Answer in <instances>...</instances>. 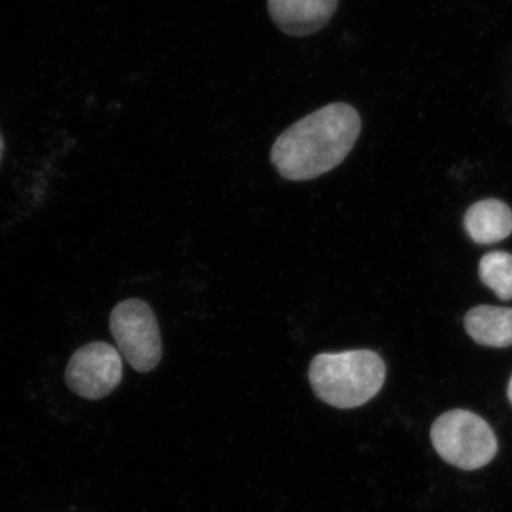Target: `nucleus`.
<instances>
[{"instance_id": "obj_8", "label": "nucleus", "mask_w": 512, "mask_h": 512, "mask_svg": "<svg viewBox=\"0 0 512 512\" xmlns=\"http://www.w3.org/2000/svg\"><path fill=\"white\" fill-rule=\"evenodd\" d=\"M464 325L477 343L490 348L512 345V309L498 306H477L467 313Z\"/></svg>"}, {"instance_id": "obj_6", "label": "nucleus", "mask_w": 512, "mask_h": 512, "mask_svg": "<svg viewBox=\"0 0 512 512\" xmlns=\"http://www.w3.org/2000/svg\"><path fill=\"white\" fill-rule=\"evenodd\" d=\"M339 0H268L276 28L293 37L311 36L328 25Z\"/></svg>"}, {"instance_id": "obj_11", "label": "nucleus", "mask_w": 512, "mask_h": 512, "mask_svg": "<svg viewBox=\"0 0 512 512\" xmlns=\"http://www.w3.org/2000/svg\"><path fill=\"white\" fill-rule=\"evenodd\" d=\"M508 399H510V402L512 404V377L510 380V384H508Z\"/></svg>"}, {"instance_id": "obj_9", "label": "nucleus", "mask_w": 512, "mask_h": 512, "mask_svg": "<svg viewBox=\"0 0 512 512\" xmlns=\"http://www.w3.org/2000/svg\"><path fill=\"white\" fill-rule=\"evenodd\" d=\"M480 278L503 301L512 299V255L497 251L483 256Z\"/></svg>"}, {"instance_id": "obj_10", "label": "nucleus", "mask_w": 512, "mask_h": 512, "mask_svg": "<svg viewBox=\"0 0 512 512\" xmlns=\"http://www.w3.org/2000/svg\"><path fill=\"white\" fill-rule=\"evenodd\" d=\"M3 157H5V138H3L2 131H0V165H2Z\"/></svg>"}, {"instance_id": "obj_1", "label": "nucleus", "mask_w": 512, "mask_h": 512, "mask_svg": "<svg viewBox=\"0 0 512 512\" xmlns=\"http://www.w3.org/2000/svg\"><path fill=\"white\" fill-rule=\"evenodd\" d=\"M362 130L356 109L332 103L296 121L275 141L271 161L289 181H308L338 167Z\"/></svg>"}, {"instance_id": "obj_3", "label": "nucleus", "mask_w": 512, "mask_h": 512, "mask_svg": "<svg viewBox=\"0 0 512 512\" xmlns=\"http://www.w3.org/2000/svg\"><path fill=\"white\" fill-rule=\"evenodd\" d=\"M431 441L444 461L461 470L487 466L498 450L493 429L468 410H451L434 421Z\"/></svg>"}, {"instance_id": "obj_7", "label": "nucleus", "mask_w": 512, "mask_h": 512, "mask_svg": "<svg viewBox=\"0 0 512 512\" xmlns=\"http://www.w3.org/2000/svg\"><path fill=\"white\" fill-rule=\"evenodd\" d=\"M464 224L477 244H495L512 234V211L503 201H480L467 211Z\"/></svg>"}, {"instance_id": "obj_4", "label": "nucleus", "mask_w": 512, "mask_h": 512, "mask_svg": "<svg viewBox=\"0 0 512 512\" xmlns=\"http://www.w3.org/2000/svg\"><path fill=\"white\" fill-rule=\"evenodd\" d=\"M110 330L121 356L140 373L156 369L163 356L156 315L141 299L117 303L110 313Z\"/></svg>"}, {"instance_id": "obj_5", "label": "nucleus", "mask_w": 512, "mask_h": 512, "mask_svg": "<svg viewBox=\"0 0 512 512\" xmlns=\"http://www.w3.org/2000/svg\"><path fill=\"white\" fill-rule=\"evenodd\" d=\"M123 380V357L106 342H90L69 359L64 382L70 392L86 400L109 396Z\"/></svg>"}, {"instance_id": "obj_2", "label": "nucleus", "mask_w": 512, "mask_h": 512, "mask_svg": "<svg viewBox=\"0 0 512 512\" xmlns=\"http://www.w3.org/2000/svg\"><path fill=\"white\" fill-rule=\"evenodd\" d=\"M386 365L372 350L320 353L309 366V382L320 402L335 409L363 406L382 390Z\"/></svg>"}]
</instances>
